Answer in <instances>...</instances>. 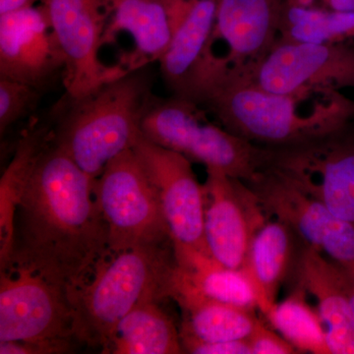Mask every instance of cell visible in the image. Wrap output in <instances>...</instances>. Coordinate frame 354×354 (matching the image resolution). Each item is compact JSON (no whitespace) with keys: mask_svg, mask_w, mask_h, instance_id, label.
I'll use <instances>...</instances> for the list:
<instances>
[{"mask_svg":"<svg viewBox=\"0 0 354 354\" xmlns=\"http://www.w3.org/2000/svg\"><path fill=\"white\" fill-rule=\"evenodd\" d=\"M94 184L51 139L18 207L11 257L55 277L69 290L82 285L109 252Z\"/></svg>","mask_w":354,"mask_h":354,"instance_id":"obj_1","label":"cell"},{"mask_svg":"<svg viewBox=\"0 0 354 354\" xmlns=\"http://www.w3.org/2000/svg\"><path fill=\"white\" fill-rule=\"evenodd\" d=\"M197 104L228 131L266 148L304 143L354 121V100L335 88L272 93L249 83L209 93Z\"/></svg>","mask_w":354,"mask_h":354,"instance_id":"obj_2","label":"cell"},{"mask_svg":"<svg viewBox=\"0 0 354 354\" xmlns=\"http://www.w3.org/2000/svg\"><path fill=\"white\" fill-rule=\"evenodd\" d=\"M153 79L146 67L128 71L80 97H67L55 113L53 142L91 178L130 150L153 97Z\"/></svg>","mask_w":354,"mask_h":354,"instance_id":"obj_3","label":"cell"},{"mask_svg":"<svg viewBox=\"0 0 354 354\" xmlns=\"http://www.w3.org/2000/svg\"><path fill=\"white\" fill-rule=\"evenodd\" d=\"M176 266L171 242L109 251L82 285L69 290L77 342L102 353L114 328L136 305L169 298Z\"/></svg>","mask_w":354,"mask_h":354,"instance_id":"obj_4","label":"cell"},{"mask_svg":"<svg viewBox=\"0 0 354 354\" xmlns=\"http://www.w3.org/2000/svg\"><path fill=\"white\" fill-rule=\"evenodd\" d=\"M285 0H218L215 24L184 99L252 83L279 39Z\"/></svg>","mask_w":354,"mask_h":354,"instance_id":"obj_5","label":"cell"},{"mask_svg":"<svg viewBox=\"0 0 354 354\" xmlns=\"http://www.w3.org/2000/svg\"><path fill=\"white\" fill-rule=\"evenodd\" d=\"M208 113L184 97L155 95L142 120L141 133L149 141L207 169L251 183L269 165L271 151L212 122Z\"/></svg>","mask_w":354,"mask_h":354,"instance_id":"obj_6","label":"cell"},{"mask_svg":"<svg viewBox=\"0 0 354 354\" xmlns=\"http://www.w3.org/2000/svg\"><path fill=\"white\" fill-rule=\"evenodd\" d=\"M77 342L66 283L11 257L0 268V342Z\"/></svg>","mask_w":354,"mask_h":354,"instance_id":"obj_7","label":"cell"},{"mask_svg":"<svg viewBox=\"0 0 354 354\" xmlns=\"http://www.w3.org/2000/svg\"><path fill=\"white\" fill-rule=\"evenodd\" d=\"M94 189L111 252L171 243L157 191L133 149L109 162L95 179Z\"/></svg>","mask_w":354,"mask_h":354,"instance_id":"obj_8","label":"cell"},{"mask_svg":"<svg viewBox=\"0 0 354 354\" xmlns=\"http://www.w3.org/2000/svg\"><path fill=\"white\" fill-rule=\"evenodd\" d=\"M269 149L268 167L354 225V121L304 143Z\"/></svg>","mask_w":354,"mask_h":354,"instance_id":"obj_9","label":"cell"},{"mask_svg":"<svg viewBox=\"0 0 354 354\" xmlns=\"http://www.w3.org/2000/svg\"><path fill=\"white\" fill-rule=\"evenodd\" d=\"M132 149L157 191L174 256L188 252L209 256L205 239L204 190L192 162L149 141L142 133Z\"/></svg>","mask_w":354,"mask_h":354,"instance_id":"obj_10","label":"cell"},{"mask_svg":"<svg viewBox=\"0 0 354 354\" xmlns=\"http://www.w3.org/2000/svg\"><path fill=\"white\" fill-rule=\"evenodd\" d=\"M247 184L259 196L268 216L286 223L307 246L341 266L354 281L353 225L334 215L272 167H265Z\"/></svg>","mask_w":354,"mask_h":354,"instance_id":"obj_11","label":"cell"},{"mask_svg":"<svg viewBox=\"0 0 354 354\" xmlns=\"http://www.w3.org/2000/svg\"><path fill=\"white\" fill-rule=\"evenodd\" d=\"M44 10L64 57L62 78L67 97H82L130 71L100 59L108 23L97 1L46 0Z\"/></svg>","mask_w":354,"mask_h":354,"instance_id":"obj_12","label":"cell"},{"mask_svg":"<svg viewBox=\"0 0 354 354\" xmlns=\"http://www.w3.org/2000/svg\"><path fill=\"white\" fill-rule=\"evenodd\" d=\"M204 190V230L209 257L242 269L257 232L269 220L255 191L241 179L207 169Z\"/></svg>","mask_w":354,"mask_h":354,"instance_id":"obj_13","label":"cell"},{"mask_svg":"<svg viewBox=\"0 0 354 354\" xmlns=\"http://www.w3.org/2000/svg\"><path fill=\"white\" fill-rule=\"evenodd\" d=\"M252 84L272 93L354 88V43L310 44L278 39Z\"/></svg>","mask_w":354,"mask_h":354,"instance_id":"obj_14","label":"cell"},{"mask_svg":"<svg viewBox=\"0 0 354 354\" xmlns=\"http://www.w3.org/2000/svg\"><path fill=\"white\" fill-rule=\"evenodd\" d=\"M64 62L46 10L27 7L0 15V78L44 88Z\"/></svg>","mask_w":354,"mask_h":354,"instance_id":"obj_15","label":"cell"},{"mask_svg":"<svg viewBox=\"0 0 354 354\" xmlns=\"http://www.w3.org/2000/svg\"><path fill=\"white\" fill-rule=\"evenodd\" d=\"M298 281L318 302L330 354H354V314L348 272L306 245L298 262Z\"/></svg>","mask_w":354,"mask_h":354,"instance_id":"obj_16","label":"cell"},{"mask_svg":"<svg viewBox=\"0 0 354 354\" xmlns=\"http://www.w3.org/2000/svg\"><path fill=\"white\" fill-rule=\"evenodd\" d=\"M169 298L180 307L181 344L185 342H220L247 339L257 323L254 310L223 304L203 295L188 285L174 269Z\"/></svg>","mask_w":354,"mask_h":354,"instance_id":"obj_17","label":"cell"},{"mask_svg":"<svg viewBox=\"0 0 354 354\" xmlns=\"http://www.w3.org/2000/svg\"><path fill=\"white\" fill-rule=\"evenodd\" d=\"M218 0H172L174 32L160 60V74L172 95L184 97L215 24Z\"/></svg>","mask_w":354,"mask_h":354,"instance_id":"obj_18","label":"cell"},{"mask_svg":"<svg viewBox=\"0 0 354 354\" xmlns=\"http://www.w3.org/2000/svg\"><path fill=\"white\" fill-rule=\"evenodd\" d=\"M120 32L129 34L135 46L121 64L125 68L132 71L160 62L174 32L171 0H118L113 17L106 25L104 46L113 43Z\"/></svg>","mask_w":354,"mask_h":354,"instance_id":"obj_19","label":"cell"},{"mask_svg":"<svg viewBox=\"0 0 354 354\" xmlns=\"http://www.w3.org/2000/svg\"><path fill=\"white\" fill-rule=\"evenodd\" d=\"M295 234L286 223L269 218L251 244L243 269L252 281L258 309L265 317L277 304L279 288L292 265Z\"/></svg>","mask_w":354,"mask_h":354,"instance_id":"obj_20","label":"cell"},{"mask_svg":"<svg viewBox=\"0 0 354 354\" xmlns=\"http://www.w3.org/2000/svg\"><path fill=\"white\" fill-rule=\"evenodd\" d=\"M53 139V127L35 123L21 137L12 160L0 179V268L10 260L15 216L32 171Z\"/></svg>","mask_w":354,"mask_h":354,"instance_id":"obj_21","label":"cell"},{"mask_svg":"<svg viewBox=\"0 0 354 354\" xmlns=\"http://www.w3.org/2000/svg\"><path fill=\"white\" fill-rule=\"evenodd\" d=\"M158 302L146 300L123 317L102 353H183L179 330Z\"/></svg>","mask_w":354,"mask_h":354,"instance_id":"obj_22","label":"cell"},{"mask_svg":"<svg viewBox=\"0 0 354 354\" xmlns=\"http://www.w3.org/2000/svg\"><path fill=\"white\" fill-rule=\"evenodd\" d=\"M176 261L179 277L205 297L241 308L258 309L257 295L243 268L225 267L199 252L181 254Z\"/></svg>","mask_w":354,"mask_h":354,"instance_id":"obj_23","label":"cell"},{"mask_svg":"<svg viewBox=\"0 0 354 354\" xmlns=\"http://www.w3.org/2000/svg\"><path fill=\"white\" fill-rule=\"evenodd\" d=\"M295 43H354V12L283 4L279 39Z\"/></svg>","mask_w":354,"mask_h":354,"instance_id":"obj_24","label":"cell"},{"mask_svg":"<svg viewBox=\"0 0 354 354\" xmlns=\"http://www.w3.org/2000/svg\"><path fill=\"white\" fill-rule=\"evenodd\" d=\"M307 291L297 286L281 304L274 305L267 320L298 353L330 354L322 318L306 300Z\"/></svg>","mask_w":354,"mask_h":354,"instance_id":"obj_25","label":"cell"},{"mask_svg":"<svg viewBox=\"0 0 354 354\" xmlns=\"http://www.w3.org/2000/svg\"><path fill=\"white\" fill-rule=\"evenodd\" d=\"M41 88L29 84L0 78V133L28 116L38 106Z\"/></svg>","mask_w":354,"mask_h":354,"instance_id":"obj_26","label":"cell"},{"mask_svg":"<svg viewBox=\"0 0 354 354\" xmlns=\"http://www.w3.org/2000/svg\"><path fill=\"white\" fill-rule=\"evenodd\" d=\"M251 354H295L297 348L258 319L250 335L247 337Z\"/></svg>","mask_w":354,"mask_h":354,"instance_id":"obj_27","label":"cell"},{"mask_svg":"<svg viewBox=\"0 0 354 354\" xmlns=\"http://www.w3.org/2000/svg\"><path fill=\"white\" fill-rule=\"evenodd\" d=\"M72 342H1V354H60L73 351Z\"/></svg>","mask_w":354,"mask_h":354,"instance_id":"obj_28","label":"cell"},{"mask_svg":"<svg viewBox=\"0 0 354 354\" xmlns=\"http://www.w3.org/2000/svg\"><path fill=\"white\" fill-rule=\"evenodd\" d=\"M184 353L192 354H251L248 339L220 342H185Z\"/></svg>","mask_w":354,"mask_h":354,"instance_id":"obj_29","label":"cell"},{"mask_svg":"<svg viewBox=\"0 0 354 354\" xmlns=\"http://www.w3.org/2000/svg\"><path fill=\"white\" fill-rule=\"evenodd\" d=\"M32 0H0V15L32 7Z\"/></svg>","mask_w":354,"mask_h":354,"instance_id":"obj_30","label":"cell"},{"mask_svg":"<svg viewBox=\"0 0 354 354\" xmlns=\"http://www.w3.org/2000/svg\"><path fill=\"white\" fill-rule=\"evenodd\" d=\"M323 7L332 10L354 12V0H320Z\"/></svg>","mask_w":354,"mask_h":354,"instance_id":"obj_31","label":"cell"},{"mask_svg":"<svg viewBox=\"0 0 354 354\" xmlns=\"http://www.w3.org/2000/svg\"><path fill=\"white\" fill-rule=\"evenodd\" d=\"M317 0H285L286 6L302 7V8H314Z\"/></svg>","mask_w":354,"mask_h":354,"instance_id":"obj_32","label":"cell"},{"mask_svg":"<svg viewBox=\"0 0 354 354\" xmlns=\"http://www.w3.org/2000/svg\"><path fill=\"white\" fill-rule=\"evenodd\" d=\"M351 306H353V314H354V281H353V279H351Z\"/></svg>","mask_w":354,"mask_h":354,"instance_id":"obj_33","label":"cell"}]
</instances>
